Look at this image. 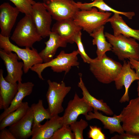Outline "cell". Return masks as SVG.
Listing matches in <instances>:
<instances>
[{
  "label": "cell",
  "mask_w": 139,
  "mask_h": 139,
  "mask_svg": "<svg viewBox=\"0 0 139 139\" xmlns=\"http://www.w3.org/2000/svg\"><path fill=\"white\" fill-rule=\"evenodd\" d=\"M105 35L112 46V51L120 60L132 59L139 61V44L136 40L121 34L114 36L107 32Z\"/></svg>",
  "instance_id": "7a4b0ae2"
},
{
  "label": "cell",
  "mask_w": 139,
  "mask_h": 139,
  "mask_svg": "<svg viewBox=\"0 0 139 139\" xmlns=\"http://www.w3.org/2000/svg\"><path fill=\"white\" fill-rule=\"evenodd\" d=\"M30 107L27 102H22L16 110L8 114L0 121V130L19 120L26 114Z\"/></svg>",
  "instance_id": "484cf974"
},
{
  "label": "cell",
  "mask_w": 139,
  "mask_h": 139,
  "mask_svg": "<svg viewBox=\"0 0 139 139\" xmlns=\"http://www.w3.org/2000/svg\"><path fill=\"white\" fill-rule=\"evenodd\" d=\"M69 125L74 134L75 139H84L83 131L88 125V124L86 121L81 119L80 120L72 123Z\"/></svg>",
  "instance_id": "f546056e"
},
{
  "label": "cell",
  "mask_w": 139,
  "mask_h": 139,
  "mask_svg": "<svg viewBox=\"0 0 139 139\" xmlns=\"http://www.w3.org/2000/svg\"><path fill=\"white\" fill-rule=\"evenodd\" d=\"M44 5L52 19L59 21L73 18L80 10L73 0H43Z\"/></svg>",
  "instance_id": "ba28073f"
},
{
  "label": "cell",
  "mask_w": 139,
  "mask_h": 139,
  "mask_svg": "<svg viewBox=\"0 0 139 139\" xmlns=\"http://www.w3.org/2000/svg\"><path fill=\"white\" fill-rule=\"evenodd\" d=\"M89 70L97 80L104 84L114 81L119 74L122 67L120 63L105 54L100 58L92 59Z\"/></svg>",
  "instance_id": "6da1fadb"
},
{
  "label": "cell",
  "mask_w": 139,
  "mask_h": 139,
  "mask_svg": "<svg viewBox=\"0 0 139 139\" xmlns=\"http://www.w3.org/2000/svg\"><path fill=\"white\" fill-rule=\"evenodd\" d=\"M3 71L0 70V109L5 110L10 105L18 90V83L7 81L3 76Z\"/></svg>",
  "instance_id": "d6986e66"
},
{
  "label": "cell",
  "mask_w": 139,
  "mask_h": 139,
  "mask_svg": "<svg viewBox=\"0 0 139 139\" xmlns=\"http://www.w3.org/2000/svg\"><path fill=\"white\" fill-rule=\"evenodd\" d=\"M12 2L19 11L25 15H30L33 5L37 0H9Z\"/></svg>",
  "instance_id": "83f0119b"
},
{
  "label": "cell",
  "mask_w": 139,
  "mask_h": 139,
  "mask_svg": "<svg viewBox=\"0 0 139 139\" xmlns=\"http://www.w3.org/2000/svg\"><path fill=\"white\" fill-rule=\"evenodd\" d=\"M111 139H139V135H135L126 133L116 135L111 138Z\"/></svg>",
  "instance_id": "d6a6232c"
},
{
  "label": "cell",
  "mask_w": 139,
  "mask_h": 139,
  "mask_svg": "<svg viewBox=\"0 0 139 139\" xmlns=\"http://www.w3.org/2000/svg\"><path fill=\"white\" fill-rule=\"evenodd\" d=\"M77 50L67 53L64 50L61 51L59 54L50 62L35 65L30 69L36 73L39 78L44 80L42 73L46 68L50 67L54 72H64L65 74L68 73L73 67H78L80 64L78 61Z\"/></svg>",
  "instance_id": "277c9868"
},
{
  "label": "cell",
  "mask_w": 139,
  "mask_h": 139,
  "mask_svg": "<svg viewBox=\"0 0 139 139\" xmlns=\"http://www.w3.org/2000/svg\"><path fill=\"white\" fill-rule=\"evenodd\" d=\"M120 114L124 131L133 135H139V96L129 101Z\"/></svg>",
  "instance_id": "9c48e42d"
},
{
  "label": "cell",
  "mask_w": 139,
  "mask_h": 139,
  "mask_svg": "<svg viewBox=\"0 0 139 139\" xmlns=\"http://www.w3.org/2000/svg\"><path fill=\"white\" fill-rule=\"evenodd\" d=\"M87 120H90L96 119L100 120L104 125V128L108 129L110 133L111 134L115 132L121 134L124 133V131L120 124L121 122V115H114L112 117H108L104 115L98 111L94 110L93 112H89L85 116Z\"/></svg>",
  "instance_id": "ac0fdd59"
},
{
  "label": "cell",
  "mask_w": 139,
  "mask_h": 139,
  "mask_svg": "<svg viewBox=\"0 0 139 139\" xmlns=\"http://www.w3.org/2000/svg\"><path fill=\"white\" fill-rule=\"evenodd\" d=\"M30 107L32 109L33 114L32 127L39 125L44 120L49 119L52 117L48 109L44 107L42 100L39 99L37 103L32 104Z\"/></svg>",
  "instance_id": "4316f807"
},
{
  "label": "cell",
  "mask_w": 139,
  "mask_h": 139,
  "mask_svg": "<svg viewBox=\"0 0 139 139\" xmlns=\"http://www.w3.org/2000/svg\"><path fill=\"white\" fill-rule=\"evenodd\" d=\"M123 61L121 71L114 81L117 90H120L123 86L125 87L124 93L119 100V102L121 103L129 101V87L134 81L139 80V77L135 71L131 68L129 61L126 62L124 60Z\"/></svg>",
  "instance_id": "4fadbf2b"
},
{
  "label": "cell",
  "mask_w": 139,
  "mask_h": 139,
  "mask_svg": "<svg viewBox=\"0 0 139 139\" xmlns=\"http://www.w3.org/2000/svg\"><path fill=\"white\" fill-rule=\"evenodd\" d=\"M80 81L78 86L81 90L83 95L82 98L86 103L92 107L94 110L102 111L107 115H112L114 112L107 103L102 99H98L92 95L89 92L83 81L82 74H79Z\"/></svg>",
  "instance_id": "603a6c76"
},
{
  "label": "cell",
  "mask_w": 139,
  "mask_h": 139,
  "mask_svg": "<svg viewBox=\"0 0 139 139\" xmlns=\"http://www.w3.org/2000/svg\"><path fill=\"white\" fill-rule=\"evenodd\" d=\"M0 48L6 52H13L17 54L20 59L23 61L24 64L23 70L25 73H28L34 65L43 62L36 49L33 47L20 48L11 43L9 37L0 35Z\"/></svg>",
  "instance_id": "8992f818"
},
{
  "label": "cell",
  "mask_w": 139,
  "mask_h": 139,
  "mask_svg": "<svg viewBox=\"0 0 139 139\" xmlns=\"http://www.w3.org/2000/svg\"><path fill=\"white\" fill-rule=\"evenodd\" d=\"M129 59L131 68L135 70L136 74L139 77V61L132 59Z\"/></svg>",
  "instance_id": "e575fe53"
},
{
  "label": "cell",
  "mask_w": 139,
  "mask_h": 139,
  "mask_svg": "<svg viewBox=\"0 0 139 139\" xmlns=\"http://www.w3.org/2000/svg\"><path fill=\"white\" fill-rule=\"evenodd\" d=\"M120 15L118 13H114L107 21V22H109L111 24L113 30V35L117 36L121 34L139 41V29H134L129 27Z\"/></svg>",
  "instance_id": "7402d4cb"
},
{
  "label": "cell",
  "mask_w": 139,
  "mask_h": 139,
  "mask_svg": "<svg viewBox=\"0 0 139 139\" xmlns=\"http://www.w3.org/2000/svg\"><path fill=\"white\" fill-rule=\"evenodd\" d=\"M0 56L7 71V75L4 78L5 80L12 83L21 82L24 64L23 62L18 61L20 59L17 54L0 49Z\"/></svg>",
  "instance_id": "8fae6325"
},
{
  "label": "cell",
  "mask_w": 139,
  "mask_h": 139,
  "mask_svg": "<svg viewBox=\"0 0 139 139\" xmlns=\"http://www.w3.org/2000/svg\"><path fill=\"white\" fill-rule=\"evenodd\" d=\"M48 40L45 42L46 45L45 47L39 53L45 63L52 60L57 49L60 47H65L67 43L55 33L51 31Z\"/></svg>",
  "instance_id": "ffe728a7"
},
{
  "label": "cell",
  "mask_w": 139,
  "mask_h": 139,
  "mask_svg": "<svg viewBox=\"0 0 139 139\" xmlns=\"http://www.w3.org/2000/svg\"><path fill=\"white\" fill-rule=\"evenodd\" d=\"M82 29L73 19H69L57 21L51 28V31L57 34L67 43L72 44L74 42V37Z\"/></svg>",
  "instance_id": "9a60e30c"
},
{
  "label": "cell",
  "mask_w": 139,
  "mask_h": 139,
  "mask_svg": "<svg viewBox=\"0 0 139 139\" xmlns=\"http://www.w3.org/2000/svg\"><path fill=\"white\" fill-rule=\"evenodd\" d=\"M47 82L48 88L46 96L48 106V109L53 117L63 111L62 103L71 88V86H67L63 81L58 83L48 80Z\"/></svg>",
  "instance_id": "52a82bcc"
},
{
  "label": "cell",
  "mask_w": 139,
  "mask_h": 139,
  "mask_svg": "<svg viewBox=\"0 0 139 139\" xmlns=\"http://www.w3.org/2000/svg\"><path fill=\"white\" fill-rule=\"evenodd\" d=\"M137 92L138 96H139V80L137 82Z\"/></svg>",
  "instance_id": "d590c367"
},
{
  "label": "cell",
  "mask_w": 139,
  "mask_h": 139,
  "mask_svg": "<svg viewBox=\"0 0 139 139\" xmlns=\"http://www.w3.org/2000/svg\"><path fill=\"white\" fill-rule=\"evenodd\" d=\"M0 131V139H16L12 133L6 127Z\"/></svg>",
  "instance_id": "836d02e7"
},
{
  "label": "cell",
  "mask_w": 139,
  "mask_h": 139,
  "mask_svg": "<svg viewBox=\"0 0 139 139\" xmlns=\"http://www.w3.org/2000/svg\"><path fill=\"white\" fill-rule=\"evenodd\" d=\"M69 125H63L54 133L50 139H75Z\"/></svg>",
  "instance_id": "f1b7e54d"
},
{
  "label": "cell",
  "mask_w": 139,
  "mask_h": 139,
  "mask_svg": "<svg viewBox=\"0 0 139 139\" xmlns=\"http://www.w3.org/2000/svg\"><path fill=\"white\" fill-rule=\"evenodd\" d=\"M34 84L31 82L18 83V90L9 107L0 115V121L10 113L16 110L21 105L25 97L32 93Z\"/></svg>",
  "instance_id": "44dd1931"
},
{
  "label": "cell",
  "mask_w": 139,
  "mask_h": 139,
  "mask_svg": "<svg viewBox=\"0 0 139 139\" xmlns=\"http://www.w3.org/2000/svg\"><path fill=\"white\" fill-rule=\"evenodd\" d=\"M11 39L18 46L31 48L33 44L43 38L39 34L30 15H25L18 22Z\"/></svg>",
  "instance_id": "3957f363"
},
{
  "label": "cell",
  "mask_w": 139,
  "mask_h": 139,
  "mask_svg": "<svg viewBox=\"0 0 139 139\" xmlns=\"http://www.w3.org/2000/svg\"><path fill=\"white\" fill-rule=\"evenodd\" d=\"M63 125L62 117L56 115L45 123L32 127L31 139H50L55 132Z\"/></svg>",
  "instance_id": "e0dca14e"
},
{
  "label": "cell",
  "mask_w": 139,
  "mask_h": 139,
  "mask_svg": "<svg viewBox=\"0 0 139 139\" xmlns=\"http://www.w3.org/2000/svg\"><path fill=\"white\" fill-rule=\"evenodd\" d=\"M93 109L75 92L73 99L68 102L62 116L63 125H70L76 121L80 115L82 114L85 116L89 112L93 111Z\"/></svg>",
  "instance_id": "7c38bea8"
},
{
  "label": "cell",
  "mask_w": 139,
  "mask_h": 139,
  "mask_svg": "<svg viewBox=\"0 0 139 139\" xmlns=\"http://www.w3.org/2000/svg\"><path fill=\"white\" fill-rule=\"evenodd\" d=\"M20 12L16 7L8 2H4L0 6V35L10 37Z\"/></svg>",
  "instance_id": "5bb4252c"
},
{
  "label": "cell",
  "mask_w": 139,
  "mask_h": 139,
  "mask_svg": "<svg viewBox=\"0 0 139 139\" xmlns=\"http://www.w3.org/2000/svg\"><path fill=\"white\" fill-rule=\"evenodd\" d=\"M104 28V26H102L90 34V36L93 38V45L97 46L96 54L97 57L99 59L102 58L107 52L112 51L111 45L106 40Z\"/></svg>",
  "instance_id": "d4e9b609"
},
{
  "label": "cell",
  "mask_w": 139,
  "mask_h": 139,
  "mask_svg": "<svg viewBox=\"0 0 139 139\" xmlns=\"http://www.w3.org/2000/svg\"><path fill=\"white\" fill-rule=\"evenodd\" d=\"M88 136L89 138L92 139H107L105 134L102 132L101 128L97 126H90Z\"/></svg>",
  "instance_id": "1f68e13d"
},
{
  "label": "cell",
  "mask_w": 139,
  "mask_h": 139,
  "mask_svg": "<svg viewBox=\"0 0 139 139\" xmlns=\"http://www.w3.org/2000/svg\"><path fill=\"white\" fill-rule=\"evenodd\" d=\"M75 4L80 10H89L93 7L97 8L101 12H112L124 15L129 19H132L135 14L133 12H123L117 11L109 6L103 0H94L90 3H83L80 2H74Z\"/></svg>",
  "instance_id": "cb8c5ba5"
},
{
  "label": "cell",
  "mask_w": 139,
  "mask_h": 139,
  "mask_svg": "<svg viewBox=\"0 0 139 139\" xmlns=\"http://www.w3.org/2000/svg\"><path fill=\"white\" fill-rule=\"evenodd\" d=\"M112 13L109 12L98 11L95 7L89 10H79L76 13L73 19L75 23L89 34L104 26Z\"/></svg>",
  "instance_id": "5b68a950"
},
{
  "label": "cell",
  "mask_w": 139,
  "mask_h": 139,
  "mask_svg": "<svg viewBox=\"0 0 139 139\" xmlns=\"http://www.w3.org/2000/svg\"><path fill=\"white\" fill-rule=\"evenodd\" d=\"M33 118L30 107L26 114L21 119L9 127L8 129L16 139H27L32 135Z\"/></svg>",
  "instance_id": "2e32d148"
},
{
  "label": "cell",
  "mask_w": 139,
  "mask_h": 139,
  "mask_svg": "<svg viewBox=\"0 0 139 139\" xmlns=\"http://www.w3.org/2000/svg\"><path fill=\"white\" fill-rule=\"evenodd\" d=\"M82 33L79 32L74 37V41L77 44L78 47L77 50L83 61L85 63L89 64L92 60L86 54L81 40Z\"/></svg>",
  "instance_id": "4dcf8cb0"
},
{
  "label": "cell",
  "mask_w": 139,
  "mask_h": 139,
  "mask_svg": "<svg viewBox=\"0 0 139 139\" xmlns=\"http://www.w3.org/2000/svg\"><path fill=\"white\" fill-rule=\"evenodd\" d=\"M37 30L43 38L49 36L51 32L52 17L43 3L36 2L30 14Z\"/></svg>",
  "instance_id": "30bf717a"
}]
</instances>
